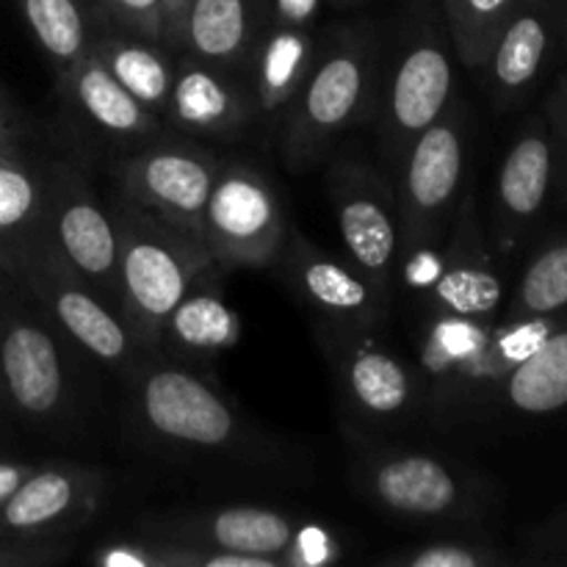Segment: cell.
I'll list each match as a JSON object with an SVG mask.
<instances>
[{
  "label": "cell",
  "mask_w": 567,
  "mask_h": 567,
  "mask_svg": "<svg viewBox=\"0 0 567 567\" xmlns=\"http://www.w3.org/2000/svg\"><path fill=\"white\" fill-rule=\"evenodd\" d=\"M131 421L147 446L175 457L280 460V446L260 437L214 382L166 354L147 358L131 377Z\"/></svg>",
  "instance_id": "6da1fadb"
},
{
  "label": "cell",
  "mask_w": 567,
  "mask_h": 567,
  "mask_svg": "<svg viewBox=\"0 0 567 567\" xmlns=\"http://www.w3.org/2000/svg\"><path fill=\"white\" fill-rule=\"evenodd\" d=\"M382 55V33L369 20L338 22L319 37L313 66L275 133L288 169H313L343 133L374 114Z\"/></svg>",
  "instance_id": "7a4b0ae2"
},
{
  "label": "cell",
  "mask_w": 567,
  "mask_h": 567,
  "mask_svg": "<svg viewBox=\"0 0 567 567\" xmlns=\"http://www.w3.org/2000/svg\"><path fill=\"white\" fill-rule=\"evenodd\" d=\"M471 122L457 103L408 147L393 172L399 203V286L421 291L435 282L454 214L468 188Z\"/></svg>",
  "instance_id": "3957f363"
},
{
  "label": "cell",
  "mask_w": 567,
  "mask_h": 567,
  "mask_svg": "<svg viewBox=\"0 0 567 567\" xmlns=\"http://www.w3.org/2000/svg\"><path fill=\"white\" fill-rule=\"evenodd\" d=\"M120 244V313L150 354H161L166 319L203 271L214 264L199 236L181 230L133 199L111 194Z\"/></svg>",
  "instance_id": "277c9868"
},
{
  "label": "cell",
  "mask_w": 567,
  "mask_h": 567,
  "mask_svg": "<svg viewBox=\"0 0 567 567\" xmlns=\"http://www.w3.org/2000/svg\"><path fill=\"white\" fill-rule=\"evenodd\" d=\"M457 53L432 0L404 20L391 59L382 55L374 125L380 155L393 172L410 144L457 103Z\"/></svg>",
  "instance_id": "5b68a950"
},
{
  "label": "cell",
  "mask_w": 567,
  "mask_h": 567,
  "mask_svg": "<svg viewBox=\"0 0 567 567\" xmlns=\"http://www.w3.org/2000/svg\"><path fill=\"white\" fill-rule=\"evenodd\" d=\"M354 487L377 509L419 526L468 524L491 507L480 474L446 454L404 446H369L352 468Z\"/></svg>",
  "instance_id": "8992f818"
},
{
  "label": "cell",
  "mask_w": 567,
  "mask_h": 567,
  "mask_svg": "<svg viewBox=\"0 0 567 567\" xmlns=\"http://www.w3.org/2000/svg\"><path fill=\"white\" fill-rule=\"evenodd\" d=\"M72 343L59 327L14 293L0 305V408L37 426H64L75 419L78 380Z\"/></svg>",
  "instance_id": "52a82bcc"
},
{
  "label": "cell",
  "mask_w": 567,
  "mask_h": 567,
  "mask_svg": "<svg viewBox=\"0 0 567 567\" xmlns=\"http://www.w3.org/2000/svg\"><path fill=\"white\" fill-rule=\"evenodd\" d=\"M321 343L338 402L358 432H385L424 413V388L413 363L402 358L382 330H358L319 321Z\"/></svg>",
  "instance_id": "ba28073f"
},
{
  "label": "cell",
  "mask_w": 567,
  "mask_h": 567,
  "mask_svg": "<svg viewBox=\"0 0 567 567\" xmlns=\"http://www.w3.org/2000/svg\"><path fill=\"white\" fill-rule=\"evenodd\" d=\"M9 280L39 305L72 347L100 365H109L131 380L138 365L153 358L125 324L120 310L89 288L75 271L66 269L42 238L20 255Z\"/></svg>",
  "instance_id": "9c48e42d"
},
{
  "label": "cell",
  "mask_w": 567,
  "mask_h": 567,
  "mask_svg": "<svg viewBox=\"0 0 567 567\" xmlns=\"http://www.w3.org/2000/svg\"><path fill=\"white\" fill-rule=\"evenodd\" d=\"M288 233L291 221L275 181L249 161H221L199 230L214 264L221 271L271 269Z\"/></svg>",
  "instance_id": "30bf717a"
},
{
  "label": "cell",
  "mask_w": 567,
  "mask_h": 567,
  "mask_svg": "<svg viewBox=\"0 0 567 567\" xmlns=\"http://www.w3.org/2000/svg\"><path fill=\"white\" fill-rule=\"evenodd\" d=\"M42 241L66 269L120 310V244L114 216L109 203L94 192L86 169L75 161L48 164Z\"/></svg>",
  "instance_id": "8fae6325"
},
{
  "label": "cell",
  "mask_w": 567,
  "mask_h": 567,
  "mask_svg": "<svg viewBox=\"0 0 567 567\" xmlns=\"http://www.w3.org/2000/svg\"><path fill=\"white\" fill-rule=\"evenodd\" d=\"M493 324L424 310L413 365L424 388V413L432 419L457 421L496 399L504 374L491 349Z\"/></svg>",
  "instance_id": "7c38bea8"
},
{
  "label": "cell",
  "mask_w": 567,
  "mask_h": 567,
  "mask_svg": "<svg viewBox=\"0 0 567 567\" xmlns=\"http://www.w3.org/2000/svg\"><path fill=\"white\" fill-rule=\"evenodd\" d=\"M221 161V155L197 144V138L172 133L142 147L122 150L109 172L114 192L122 197L153 210L181 230L199 236L205 203Z\"/></svg>",
  "instance_id": "4fadbf2b"
},
{
  "label": "cell",
  "mask_w": 567,
  "mask_h": 567,
  "mask_svg": "<svg viewBox=\"0 0 567 567\" xmlns=\"http://www.w3.org/2000/svg\"><path fill=\"white\" fill-rule=\"evenodd\" d=\"M327 192L347 258L377 286L396 293L402 247L396 186L365 161L341 155L327 172Z\"/></svg>",
  "instance_id": "5bb4252c"
},
{
  "label": "cell",
  "mask_w": 567,
  "mask_h": 567,
  "mask_svg": "<svg viewBox=\"0 0 567 567\" xmlns=\"http://www.w3.org/2000/svg\"><path fill=\"white\" fill-rule=\"evenodd\" d=\"M271 269L280 271L288 291L319 321L358 330H385L391 321L396 293L377 286L352 260L327 252L293 227Z\"/></svg>",
  "instance_id": "9a60e30c"
},
{
  "label": "cell",
  "mask_w": 567,
  "mask_h": 567,
  "mask_svg": "<svg viewBox=\"0 0 567 567\" xmlns=\"http://www.w3.org/2000/svg\"><path fill=\"white\" fill-rule=\"evenodd\" d=\"M109 474L89 465H37L0 504V537L25 543H70L103 509Z\"/></svg>",
  "instance_id": "2e32d148"
},
{
  "label": "cell",
  "mask_w": 567,
  "mask_h": 567,
  "mask_svg": "<svg viewBox=\"0 0 567 567\" xmlns=\"http://www.w3.org/2000/svg\"><path fill=\"white\" fill-rule=\"evenodd\" d=\"M502 308L504 280L482 227L476 194L468 183L454 214L435 282L424 291V310L460 319L498 321Z\"/></svg>",
  "instance_id": "e0dca14e"
},
{
  "label": "cell",
  "mask_w": 567,
  "mask_h": 567,
  "mask_svg": "<svg viewBox=\"0 0 567 567\" xmlns=\"http://www.w3.org/2000/svg\"><path fill=\"white\" fill-rule=\"evenodd\" d=\"M164 122L188 138L236 142L255 127L252 94L238 72L221 70L192 53H177Z\"/></svg>",
  "instance_id": "ac0fdd59"
},
{
  "label": "cell",
  "mask_w": 567,
  "mask_h": 567,
  "mask_svg": "<svg viewBox=\"0 0 567 567\" xmlns=\"http://www.w3.org/2000/svg\"><path fill=\"white\" fill-rule=\"evenodd\" d=\"M302 520L269 507H219L199 513L150 515L138 524L144 535L169 537L216 551L249 554V557H280L288 567L291 548Z\"/></svg>",
  "instance_id": "d6986e66"
},
{
  "label": "cell",
  "mask_w": 567,
  "mask_h": 567,
  "mask_svg": "<svg viewBox=\"0 0 567 567\" xmlns=\"http://www.w3.org/2000/svg\"><path fill=\"white\" fill-rule=\"evenodd\" d=\"M319 50L316 22L266 17L244 64V83L255 103V127L277 133Z\"/></svg>",
  "instance_id": "ffe728a7"
},
{
  "label": "cell",
  "mask_w": 567,
  "mask_h": 567,
  "mask_svg": "<svg viewBox=\"0 0 567 567\" xmlns=\"http://www.w3.org/2000/svg\"><path fill=\"white\" fill-rule=\"evenodd\" d=\"M59 89L66 109L89 133L122 150L142 147L175 133L155 111L138 103L94 53H86L70 72H64L59 78Z\"/></svg>",
  "instance_id": "44dd1931"
},
{
  "label": "cell",
  "mask_w": 567,
  "mask_h": 567,
  "mask_svg": "<svg viewBox=\"0 0 567 567\" xmlns=\"http://www.w3.org/2000/svg\"><path fill=\"white\" fill-rule=\"evenodd\" d=\"M559 31L563 11L557 0H520L480 70L498 111L515 109L532 92L551 59Z\"/></svg>",
  "instance_id": "7402d4cb"
},
{
  "label": "cell",
  "mask_w": 567,
  "mask_h": 567,
  "mask_svg": "<svg viewBox=\"0 0 567 567\" xmlns=\"http://www.w3.org/2000/svg\"><path fill=\"white\" fill-rule=\"evenodd\" d=\"M557 181L551 127L546 120L526 122L509 144L496 175L493 214L502 241H513L540 219Z\"/></svg>",
  "instance_id": "603a6c76"
},
{
  "label": "cell",
  "mask_w": 567,
  "mask_h": 567,
  "mask_svg": "<svg viewBox=\"0 0 567 567\" xmlns=\"http://www.w3.org/2000/svg\"><path fill=\"white\" fill-rule=\"evenodd\" d=\"M225 271L210 266L192 282L161 332V354L183 365H214L241 341V316L221 286Z\"/></svg>",
  "instance_id": "cb8c5ba5"
},
{
  "label": "cell",
  "mask_w": 567,
  "mask_h": 567,
  "mask_svg": "<svg viewBox=\"0 0 567 567\" xmlns=\"http://www.w3.org/2000/svg\"><path fill=\"white\" fill-rule=\"evenodd\" d=\"M264 22V0H192L181 53L241 75Z\"/></svg>",
  "instance_id": "d4e9b609"
},
{
  "label": "cell",
  "mask_w": 567,
  "mask_h": 567,
  "mask_svg": "<svg viewBox=\"0 0 567 567\" xmlns=\"http://www.w3.org/2000/svg\"><path fill=\"white\" fill-rule=\"evenodd\" d=\"M44 210L48 164H33L20 150L0 153V271L6 277L42 238Z\"/></svg>",
  "instance_id": "484cf974"
},
{
  "label": "cell",
  "mask_w": 567,
  "mask_h": 567,
  "mask_svg": "<svg viewBox=\"0 0 567 567\" xmlns=\"http://www.w3.org/2000/svg\"><path fill=\"white\" fill-rule=\"evenodd\" d=\"M89 53L100 59V64L150 111L164 120L169 105L172 83H175L177 53L164 48L153 39L136 37V33L120 31V28L100 25L94 31Z\"/></svg>",
  "instance_id": "4316f807"
},
{
  "label": "cell",
  "mask_w": 567,
  "mask_h": 567,
  "mask_svg": "<svg viewBox=\"0 0 567 567\" xmlns=\"http://www.w3.org/2000/svg\"><path fill=\"white\" fill-rule=\"evenodd\" d=\"M496 399L520 415L567 408V324L559 321L551 336L504 377Z\"/></svg>",
  "instance_id": "83f0119b"
},
{
  "label": "cell",
  "mask_w": 567,
  "mask_h": 567,
  "mask_svg": "<svg viewBox=\"0 0 567 567\" xmlns=\"http://www.w3.org/2000/svg\"><path fill=\"white\" fill-rule=\"evenodd\" d=\"M17 6L55 78L70 72L89 53L100 28L89 0H17Z\"/></svg>",
  "instance_id": "f1b7e54d"
},
{
  "label": "cell",
  "mask_w": 567,
  "mask_h": 567,
  "mask_svg": "<svg viewBox=\"0 0 567 567\" xmlns=\"http://www.w3.org/2000/svg\"><path fill=\"white\" fill-rule=\"evenodd\" d=\"M92 563L100 567H286L280 557L216 551L144 532L105 543L92 554Z\"/></svg>",
  "instance_id": "f546056e"
},
{
  "label": "cell",
  "mask_w": 567,
  "mask_h": 567,
  "mask_svg": "<svg viewBox=\"0 0 567 567\" xmlns=\"http://www.w3.org/2000/svg\"><path fill=\"white\" fill-rule=\"evenodd\" d=\"M567 310V238L546 244L524 266L502 319H540Z\"/></svg>",
  "instance_id": "4dcf8cb0"
},
{
  "label": "cell",
  "mask_w": 567,
  "mask_h": 567,
  "mask_svg": "<svg viewBox=\"0 0 567 567\" xmlns=\"http://www.w3.org/2000/svg\"><path fill=\"white\" fill-rule=\"evenodd\" d=\"M443 22L460 64L480 72L504 22L520 0H441Z\"/></svg>",
  "instance_id": "1f68e13d"
},
{
  "label": "cell",
  "mask_w": 567,
  "mask_h": 567,
  "mask_svg": "<svg viewBox=\"0 0 567 567\" xmlns=\"http://www.w3.org/2000/svg\"><path fill=\"white\" fill-rule=\"evenodd\" d=\"M504 563L507 557L496 551V546L476 537H441L380 559V565L388 567H493Z\"/></svg>",
  "instance_id": "d6a6232c"
},
{
  "label": "cell",
  "mask_w": 567,
  "mask_h": 567,
  "mask_svg": "<svg viewBox=\"0 0 567 567\" xmlns=\"http://www.w3.org/2000/svg\"><path fill=\"white\" fill-rule=\"evenodd\" d=\"M100 25L120 28V31L136 33V37L164 44L161 0H105Z\"/></svg>",
  "instance_id": "836d02e7"
},
{
  "label": "cell",
  "mask_w": 567,
  "mask_h": 567,
  "mask_svg": "<svg viewBox=\"0 0 567 567\" xmlns=\"http://www.w3.org/2000/svg\"><path fill=\"white\" fill-rule=\"evenodd\" d=\"M288 567H324L341 559V543L330 529L302 520L291 548L286 551Z\"/></svg>",
  "instance_id": "e575fe53"
},
{
  "label": "cell",
  "mask_w": 567,
  "mask_h": 567,
  "mask_svg": "<svg viewBox=\"0 0 567 567\" xmlns=\"http://www.w3.org/2000/svg\"><path fill=\"white\" fill-rule=\"evenodd\" d=\"M70 554V543H25L0 537V567L55 565Z\"/></svg>",
  "instance_id": "d590c367"
},
{
  "label": "cell",
  "mask_w": 567,
  "mask_h": 567,
  "mask_svg": "<svg viewBox=\"0 0 567 567\" xmlns=\"http://www.w3.org/2000/svg\"><path fill=\"white\" fill-rule=\"evenodd\" d=\"M548 127H551L554 155H557V181H554V186L563 192L567 205V75L551 97V122H548Z\"/></svg>",
  "instance_id": "8d00e7d4"
},
{
  "label": "cell",
  "mask_w": 567,
  "mask_h": 567,
  "mask_svg": "<svg viewBox=\"0 0 567 567\" xmlns=\"http://www.w3.org/2000/svg\"><path fill=\"white\" fill-rule=\"evenodd\" d=\"M192 0H161V25H164V48L172 53H181L183 44V25Z\"/></svg>",
  "instance_id": "74e56055"
},
{
  "label": "cell",
  "mask_w": 567,
  "mask_h": 567,
  "mask_svg": "<svg viewBox=\"0 0 567 567\" xmlns=\"http://www.w3.org/2000/svg\"><path fill=\"white\" fill-rule=\"evenodd\" d=\"M37 465H28V463H14V460H0V504L33 474Z\"/></svg>",
  "instance_id": "f35d334b"
},
{
  "label": "cell",
  "mask_w": 567,
  "mask_h": 567,
  "mask_svg": "<svg viewBox=\"0 0 567 567\" xmlns=\"http://www.w3.org/2000/svg\"><path fill=\"white\" fill-rule=\"evenodd\" d=\"M17 136H20V131H17L14 120L9 116L6 105L0 103V153H11V150H20V147H17Z\"/></svg>",
  "instance_id": "ab89813d"
},
{
  "label": "cell",
  "mask_w": 567,
  "mask_h": 567,
  "mask_svg": "<svg viewBox=\"0 0 567 567\" xmlns=\"http://www.w3.org/2000/svg\"><path fill=\"white\" fill-rule=\"evenodd\" d=\"M330 6H336V9H354V6H363L365 0H327Z\"/></svg>",
  "instance_id": "60d3db41"
},
{
  "label": "cell",
  "mask_w": 567,
  "mask_h": 567,
  "mask_svg": "<svg viewBox=\"0 0 567 567\" xmlns=\"http://www.w3.org/2000/svg\"><path fill=\"white\" fill-rule=\"evenodd\" d=\"M89 3H92V11H94V17H97V22L103 20V3H105V0H89Z\"/></svg>",
  "instance_id": "b9f144b4"
},
{
  "label": "cell",
  "mask_w": 567,
  "mask_h": 567,
  "mask_svg": "<svg viewBox=\"0 0 567 567\" xmlns=\"http://www.w3.org/2000/svg\"><path fill=\"white\" fill-rule=\"evenodd\" d=\"M3 293H6V291H3V288H0V305H3Z\"/></svg>",
  "instance_id": "7bdbcfd3"
}]
</instances>
